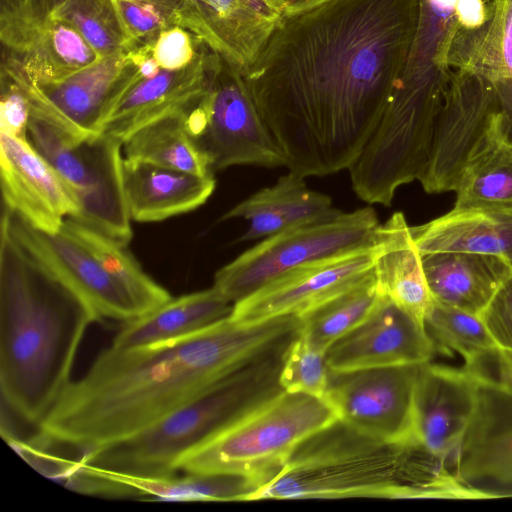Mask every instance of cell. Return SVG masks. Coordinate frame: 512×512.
Listing matches in <instances>:
<instances>
[{"label":"cell","mask_w":512,"mask_h":512,"mask_svg":"<svg viewBox=\"0 0 512 512\" xmlns=\"http://www.w3.org/2000/svg\"><path fill=\"white\" fill-rule=\"evenodd\" d=\"M417 0H324L284 13L243 74L281 152L301 177L349 169L404 70Z\"/></svg>","instance_id":"cell-1"},{"label":"cell","mask_w":512,"mask_h":512,"mask_svg":"<svg viewBox=\"0 0 512 512\" xmlns=\"http://www.w3.org/2000/svg\"><path fill=\"white\" fill-rule=\"evenodd\" d=\"M298 326L295 315L254 324L228 317L150 347L109 346L70 383L37 430L79 453L124 440L224 377L287 345Z\"/></svg>","instance_id":"cell-2"},{"label":"cell","mask_w":512,"mask_h":512,"mask_svg":"<svg viewBox=\"0 0 512 512\" xmlns=\"http://www.w3.org/2000/svg\"><path fill=\"white\" fill-rule=\"evenodd\" d=\"M90 306L35 258L1 221L0 390L2 402L36 428L72 382Z\"/></svg>","instance_id":"cell-3"},{"label":"cell","mask_w":512,"mask_h":512,"mask_svg":"<svg viewBox=\"0 0 512 512\" xmlns=\"http://www.w3.org/2000/svg\"><path fill=\"white\" fill-rule=\"evenodd\" d=\"M359 497L486 499L415 439L382 441L336 420L302 442L251 500Z\"/></svg>","instance_id":"cell-4"},{"label":"cell","mask_w":512,"mask_h":512,"mask_svg":"<svg viewBox=\"0 0 512 512\" xmlns=\"http://www.w3.org/2000/svg\"><path fill=\"white\" fill-rule=\"evenodd\" d=\"M288 344L224 377L141 432L81 452L78 459L97 470L119 476L177 475L179 463L187 454L283 391L279 374Z\"/></svg>","instance_id":"cell-5"},{"label":"cell","mask_w":512,"mask_h":512,"mask_svg":"<svg viewBox=\"0 0 512 512\" xmlns=\"http://www.w3.org/2000/svg\"><path fill=\"white\" fill-rule=\"evenodd\" d=\"M336 420L324 399L281 391L187 454L179 471L244 476L260 488L302 442Z\"/></svg>","instance_id":"cell-6"},{"label":"cell","mask_w":512,"mask_h":512,"mask_svg":"<svg viewBox=\"0 0 512 512\" xmlns=\"http://www.w3.org/2000/svg\"><path fill=\"white\" fill-rule=\"evenodd\" d=\"M27 136L71 190L78 213L70 218L128 244L132 229L123 185V143L104 133L76 139L33 115Z\"/></svg>","instance_id":"cell-7"},{"label":"cell","mask_w":512,"mask_h":512,"mask_svg":"<svg viewBox=\"0 0 512 512\" xmlns=\"http://www.w3.org/2000/svg\"><path fill=\"white\" fill-rule=\"evenodd\" d=\"M186 124L213 172L235 165L285 166L244 75L208 47L204 89Z\"/></svg>","instance_id":"cell-8"},{"label":"cell","mask_w":512,"mask_h":512,"mask_svg":"<svg viewBox=\"0 0 512 512\" xmlns=\"http://www.w3.org/2000/svg\"><path fill=\"white\" fill-rule=\"evenodd\" d=\"M379 225L367 206L276 233L220 268L213 286L235 304L295 268L373 245Z\"/></svg>","instance_id":"cell-9"},{"label":"cell","mask_w":512,"mask_h":512,"mask_svg":"<svg viewBox=\"0 0 512 512\" xmlns=\"http://www.w3.org/2000/svg\"><path fill=\"white\" fill-rule=\"evenodd\" d=\"M502 0H417V24L396 87L444 98L451 76L496 15Z\"/></svg>","instance_id":"cell-10"},{"label":"cell","mask_w":512,"mask_h":512,"mask_svg":"<svg viewBox=\"0 0 512 512\" xmlns=\"http://www.w3.org/2000/svg\"><path fill=\"white\" fill-rule=\"evenodd\" d=\"M499 100L489 78L455 70L435 128L427 167L419 179L427 193L454 191L466 167L497 144Z\"/></svg>","instance_id":"cell-11"},{"label":"cell","mask_w":512,"mask_h":512,"mask_svg":"<svg viewBox=\"0 0 512 512\" xmlns=\"http://www.w3.org/2000/svg\"><path fill=\"white\" fill-rule=\"evenodd\" d=\"M22 85L30 115L43 119L76 139L101 134L114 103L135 79L137 66L121 50L59 82L34 84L9 58L2 56Z\"/></svg>","instance_id":"cell-12"},{"label":"cell","mask_w":512,"mask_h":512,"mask_svg":"<svg viewBox=\"0 0 512 512\" xmlns=\"http://www.w3.org/2000/svg\"><path fill=\"white\" fill-rule=\"evenodd\" d=\"M420 366L330 371L324 400L338 420L360 433L387 442L412 440L414 393Z\"/></svg>","instance_id":"cell-13"},{"label":"cell","mask_w":512,"mask_h":512,"mask_svg":"<svg viewBox=\"0 0 512 512\" xmlns=\"http://www.w3.org/2000/svg\"><path fill=\"white\" fill-rule=\"evenodd\" d=\"M1 221L25 249L90 306L98 321L123 324L139 316L130 297L98 260L65 232L41 231L4 206Z\"/></svg>","instance_id":"cell-14"},{"label":"cell","mask_w":512,"mask_h":512,"mask_svg":"<svg viewBox=\"0 0 512 512\" xmlns=\"http://www.w3.org/2000/svg\"><path fill=\"white\" fill-rule=\"evenodd\" d=\"M374 267V244L295 268L234 304L231 319L254 324L300 316Z\"/></svg>","instance_id":"cell-15"},{"label":"cell","mask_w":512,"mask_h":512,"mask_svg":"<svg viewBox=\"0 0 512 512\" xmlns=\"http://www.w3.org/2000/svg\"><path fill=\"white\" fill-rule=\"evenodd\" d=\"M0 176L3 206L41 231L58 233L78 213L71 190L28 136L0 133Z\"/></svg>","instance_id":"cell-16"},{"label":"cell","mask_w":512,"mask_h":512,"mask_svg":"<svg viewBox=\"0 0 512 512\" xmlns=\"http://www.w3.org/2000/svg\"><path fill=\"white\" fill-rule=\"evenodd\" d=\"M435 352L425 328L385 295L370 314L326 351L332 372L430 362Z\"/></svg>","instance_id":"cell-17"},{"label":"cell","mask_w":512,"mask_h":512,"mask_svg":"<svg viewBox=\"0 0 512 512\" xmlns=\"http://www.w3.org/2000/svg\"><path fill=\"white\" fill-rule=\"evenodd\" d=\"M479 382L464 368L421 364L414 393L413 438L456 473L460 444L474 414Z\"/></svg>","instance_id":"cell-18"},{"label":"cell","mask_w":512,"mask_h":512,"mask_svg":"<svg viewBox=\"0 0 512 512\" xmlns=\"http://www.w3.org/2000/svg\"><path fill=\"white\" fill-rule=\"evenodd\" d=\"M282 16L275 0H185L179 26L244 74Z\"/></svg>","instance_id":"cell-19"},{"label":"cell","mask_w":512,"mask_h":512,"mask_svg":"<svg viewBox=\"0 0 512 512\" xmlns=\"http://www.w3.org/2000/svg\"><path fill=\"white\" fill-rule=\"evenodd\" d=\"M456 474L487 499L512 497V394L479 382Z\"/></svg>","instance_id":"cell-20"},{"label":"cell","mask_w":512,"mask_h":512,"mask_svg":"<svg viewBox=\"0 0 512 512\" xmlns=\"http://www.w3.org/2000/svg\"><path fill=\"white\" fill-rule=\"evenodd\" d=\"M206 52L202 44L189 65L177 70L161 68L153 77H143L137 70L135 79L106 116L101 133L124 143L157 120L189 111L204 89Z\"/></svg>","instance_id":"cell-21"},{"label":"cell","mask_w":512,"mask_h":512,"mask_svg":"<svg viewBox=\"0 0 512 512\" xmlns=\"http://www.w3.org/2000/svg\"><path fill=\"white\" fill-rule=\"evenodd\" d=\"M2 56L34 84L59 82L102 57L68 23L49 17L0 35Z\"/></svg>","instance_id":"cell-22"},{"label":"cell","mask_w":512,"mask_h":512,"mask_svg":"<svg viewBox=\"0 0 512 512\" xmlns=\"http://www.w3.org/2000/svg\"><path fill=\"white\" fill-rule=\"evenodd\" d=\"M123 185L130 218L156 222L190 212L214 192V175L202 176L146 161L123 160Z\"/></svg>","instance_id":"cell-23"},{"label":"cell","mask_w":512,"mask_h":512,"mask_svg":"<svg viewBox=\"0 0 512 512\" xmlns=\"http://www.w3.org/2000/svg\"><path fill=\"white\" fill-rule=\"evenodd\" d=\"M304 179L289 171L274 185L235 205L220 220H247L248 229L237 240L246 242L326 220L342 212L334 208L329 196L308 188Z\"/></svg>","instance_id":"cell-24"},{"label":"cell","mask_w":512,"mask_h":512,"mask_svg":"<svg viewBox=\"0 0 512 512\" xmlns=\"http://www.w3.org/2000/svg\"><path fill=\"white\" fill-rule=\"evenodd\" d=\"M410 230L421 255L442 251L487 254L512 269V206L454 207Z\"/></svg>","instance_id":"cell-25"},{"label":"cell","mask_w":512,"mask_h":512,"mask_svg":"<svg viewBox=\"0 0 512 512\" xmlns=\"http://www.w3.org/2000/svg\"><path fill=\"white\" fill-rule=\"evenodd\" d=\"M374 270L380 294L390 298L424 327L432 296L422 255L402 212H395L377 228Z\"/></svg>","instance_id":"cell-26"},{"label":"cell","mask_w":512,"mask_h":512,"mask_svg":"<svg viewBox=\"0 0 512 512\" xmlns=\"http://www.w3.org/2000/svg\"><path fill=\"white\" fill-rule=\"evenodd\" d=\"M426 282L434 300L480 315L512 269L496 256L442 251L422 254Z\"/></svg>","instance_id":"cell-27"},{"label":"cell","mask_w":512,"mask_h":512,"mask_svg":"<svg viewBox=\"0 0 512 512\" xmlns=\"http://www.w3.org/2000/svg\"><path fill=\"white\" fill-rule=\"evenodd\" d=\"M234 304L214 286L185 294L122 324L110 346L131 350L181 339L231 316Z\"/></svg>","instance_id":"cell-28"},{"label":"cell","mask_w":512,"mask_h":512,"mask_svg":"<svg viewBox=\"0 0 512 512\" xmlns=\"http://www.w3.org/2000/svg\"><path fill=\"white\" fill-rule=\"evenodd\" d=\"M61 230L82 244L105 271L127 293L139 316L169 301L170 293L141 268L127 244L73 218H66ZM138 316V317H139Z\"/></svg>","instance_id":"cell-29"},{"label":"cell","mask_w":512,"mask_h":512,"mask_svg":"<svg viewBox=\"0 0 512 512\" xmlns=\"http://www.w3.org/2000/svg\"><path fill=\"white\" fill-rule=\"evenodd\" d=\"M380 296L373 267L347 288L298 316L297 332L326 352L370 314Z\"/></svg>","instance_id":"cell-30"},{"label":"cell","mask_w":512,"mask_h":512,"mask_svg":"<svg viewBox=\"0 0 512 512\" xmlns=\"http://www.w3.org/2000/svg\"><path fill=\"white\" fill-rule=\"evenodd\" d=\"M124 485L130 496L169 502L250 501L259 485L249 478L233 474H189L168 478L119 476L98 470Z\"/></svg>","instance_id":"cell-31"},{"label":"cell","mask_w":512,"mask_h":512,"mask_svg":"<svg viewBox=\"0 0 512 512\" xmlns=\"http://www.w3.org/2000/svg\"><path fill=\"white\" fill-rule=\"evenodd\" d=\"M187 112L157 120L131 135L123 143L124 158L202 176L212 175L206 156L189 133Z\"/></svg>","instance_id":"cell-32"},{"label":"cell","mask_w":512,"mask_h":512,"mask_svg":"<svg viewBox=\"0 0 512 512\" xmlns=\"http://www.w3.org/2000/svg\"><path fill=\"white\" fill-rule=\"evenodd\" d=\"M454 191L456 208L512 206V149L496 144L478 156Z\"/></svg>","instance_id":"cell-33"},{"label":"cell","mask_w":512,"mask_h":512,"mask_svg":"<svg viewBox=\"0 0 512 512\" xmlns=\"http://www.w3.org/2000/svg\"><path fill=\"white\" fill-rule=\"evenodd\" d=\"M424 328L435 352L458 353L464 360L496 346L479 315L433 298L424 318Z\"/></svg>","instance_id":"cell-34"},{"label":"cell","mask_w":512,"mask_h":512,"mask_svg":"<svg viewBox=\"0 0 512 512\" xmlns=\"http://www.w3.org/2000/svg\"><path fill=\"white\" fill-rule=\"evenodd\" d=\"M51 16L72 26L102 58L128 45L113 0H67Z\"/></svg>","instance_id":"cell-35"},{"label":"cell","mask_w":512,"mask_h":512,"mask_svg":"<svg viewBox=\"0 0 512 512\" xmlns=\"http://www.w3.org/2000/svg\"><path fill=\"white\" fill-rule=\"evenodd\" d=\"M329 372L326 352L297 332L285 349L279 384L283 391L324 399Z\"/></svg>","instance_id":"cell-36"},{"label":"cell","mask_w":512,"mask_h":512,"mask_svg":"<svg viewBox=\"0 0 512 512\" xmlns=\"http://www.w3.org/2000/svg\"><path fill=\"white\" fill-rule=\"evenodd\" d=\"M462 70L491 80L512 78V0H502Z\"/></svg>","instance_id":"cell-37"},{"label":"cell","mask_w":512,"mask_h":512,"mask_svg":"<svg viewBox=\"0 0 512 512\" xmlns=\"http://www.w3.org/2000/svg\"><path fill=\"white\" fill-rule=\"evenodd\" d=\"M185 0H113L128 45L125 49L153 44L160 33L179 26Z\"/></svg>","instance_id":"cell-38"},{"label":"cell","mask_w":512,"mask_h":512,"mask_svg":"<svg viewBox=\"0 0 512 512\" xmlns=\"http://www.w3.org/2000/svg\"><path fill=\"white\" fill-rule=\"evenodd\" d=\"M1 132L27 137L30 104L25 91L12 70L1 63L0 71Z\"/></svg>","instance_id":"cell-39"},{"label":"cell","mask_w":512,"mask_h":512,"mask_svg":"<svg viewBox=\"0 0 512 512\" xmlns=\"http://www.w3.org/2000/svg\"><path fill=\"white\" fill-rule=\"evenodd\" d=\"M202 44L183 27L173 26L160 33L153 43V54L162 69L177 70L195 59Z\"/></svg>","instance_id":"cell-40"},{"label":"cell","mask_w":512,"mask_h":512,"mask_svg":"<svg viewBox=\"0 0 512 512\" xmlns=\"http://www.w3.org/2000/svg\"><path fill=\"white\" fill-rule=\"evenodd\" d=\"M464 361L463 368L478 382L512 394V351L495 346Z\"/></svg>","instance_id":"cell-41"},{"label":"cell","mask_w":512,"mask_h":512,"mask_svg":"<svg viewBox=\"0 0 512 512\" xmlns=\"http://www.w3.org/2000/svg\"><path fill=\"white\" fill-rule=\"evenodd\" d=\"M479 316L496 347L512 351V274L499 287Z\"/></svg>","instance_id":"cell-42"},{"label":"cell","mask_w":512,"mask_h":512,"mask_svg":"<svg viewBox=\"0 0 512 512\" xmlns=\"http://www.w3.org/2000/svg\"><path fill=\"white\" fill-rule=\"evenodd\" d=\"M492 81L500 107L495 130L496 142L512 149V78H499Z\"/></svg>","instance_id":"cell-43"},{"label":"cell","mask_w":512,"mask_h":512,"mask_svg":"<svg viewBox=\"0 0 512 512\" xmlns=\"http://www.w3.org/2000/svg\"><path fill=\"white\" fill-rule=\"evenodd\" d=\"M67 0H27L19 19L0 27V34L16 30L22 26L41 24L46 21Z\"/></svg>","instance_id":"cell-44"},{"label":"cell","mask_w":512,"mask_h":512,"mask_svg":"<svg viewBox=\"0 0 512 512\" xmlns=\"http://www.w3.org/2000/svg\"><path fill=\"white\" fill-rule=\"evenodd\" d=\"M27 0H0V27L19 19Z\"/></svg>","instance_id":"cell-45"},{"label":"cell","mask_w":512,"mask_h":512,"mask_svg":"<svg viewBox=\"0 0 512 512\" xmlns=\"http://www.w3.org/2000/svg\"><path fill=\"white\" fill-rule=\"evenodd\" d=\"M284 13H292L316 5L324 0H275Z\"/></svg>","instance_id":"cell-46"}]
</instances>
